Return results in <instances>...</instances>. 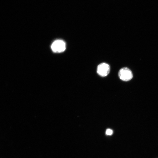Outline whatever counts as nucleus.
Returning <instances> with one entry per match:
<instances>
[{"label":"nucleus","instance_id":"1","mask_svg":"<svg viewBox=\"0 0 158 158\" xmlns=\"http://www.w3.org/2000/svg\"><path fill=\"white\" fill-rule=\"evenodd\" d=\"M118 75L120 79L124 81H129L133 77L131 71L127 67H123L120 69L118 71Z\"/></svg>","mask_w":158,"mask_h":158},{"label":"nucleus","instance_id":"2","mask_svg":"<svg viewBox=\"0 0 158 158\" xmlns=\"http://www.w3.org/2000/svg\"><path fill=\"white\" fill-rule=\"evenodd\" d=\"M51 47L54 52L60 53L65 50L66 48V44L62 40H56L52 43Z\"/></svg>","mask_w":158,"mask_h":158},{"label":"nucleus","instance_id":"3","mask_svg":"<svg viewBox=\"0 0 158 158\" xmlns=\"http://www.w3.org/2000/svg\"><path fill=\"white\" fill-rule=\"evenodd\" d=\"M110 71L109 65L105 63L99 64L97 66V73L101 76L105 77L107 75Z\"/></svg>","mask_w":158,"mask_h":158},{"label":"nucleus","instance_id":"4","mask_svg":"<svg viewBox=\"0 0 158 158\" xmlns=\"http://www.w3.org/2000/svg\"><path fill=\"white\" fill-rule=\"evenodd\" d=\"M105 133L107 135H111L113 133V131L111 129L108 128L106 130Z\"/></svg>","mask_w":158,"mask_h":158}]
</instances>
